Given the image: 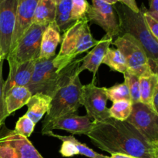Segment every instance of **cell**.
<instances>
[{"mask_svg":"<svg viewBox=\"0 0 158 158\" xmlns=\"http://www.w3.org/2000/svg\"><path fill=\"white\" fill-rule=\"evenodd\" d=\"M87 136L97 148L110 154L152 158L155 149L131 123L111 117L103 121H93Z\"/></svg>","mask_w":158,"mask_h":158,"instance_id":"6da1fadb","label":"cell"},{"mask_svg":"<svg viewBox=\"0 0 158 158\" xmlns=\"http://www.w3.org/2000/svg\"><path fill=\"white\" fill-rule=\"evenodd\" d=\"M81 63L82 58L73 60L66 68L62 69L56 64L53 58L38 59L35 60L33 74L27 88L32 96L43 94L52 98L59 89L69 83Z\"/></svg>","mask_w":158,"mask_h":158,"instance_id":"7a4b0ae2","label":"cell"},{"mask_svg":"<svg viewBox=\"0 0 158 158\" xmlns=\"http://www.w3.org/2000/svg\"><path fill=\"white\" fill-rule=\"evenodd\" d=\"M114 7L118 17L121 35L130 34L140 43L149 60L151 69L158 73V41L150 32L141 9L135 12L121 2L114 5Z\"/></svg>","mask_w":158,"mask_h":158,"instance_id":"3957f363","label":"cell"},{"mask_svg":"<svg viewBox=\"0 0 158 158\" xmlns=\"http://www.w3.org/2000/svg\"><path fill=\"white\" fill-rule=\"evenodd\" d=\"M99 40H95L90 32L87 17L76 21L63 32L61 47L54 62L64 69L80 54L94 47Z\"/></svg>","mask_w":158,"mask_h":158,"instance_id":"277c9868","label":"cell"},{"mask_svg":"<svg viewBox=\"0 0 158 158\" xmlns=\"http://www.w3.org/2000/svg\"><path fill=\"white\" fill-rule=\"evenodd\" d=\"M83 86L80 76L75 75L69 83L59 89L51 101L50 107L43 121L42 128L47 126L54 119L66 114H76L82 105Z\"/></svg>","mask_w":158,"mask_h":158,"instance_id":"5b68a950","label":"cell"},{"mask_svg":"<svg viewBox=\"0 0 158 158\" xmlns=\"http://www.w3.org/2000/svg\"><path fill=\"white\" fill-rule=\"evenodd\" d=\"M112 44L124 56L127 71L140 77L153 72L143 46L133 35L123 33L112 42Z\"/></svg>","mask_w":158,"mask_h":158,"instance_id":"8992f818","label":"cell"},{"mask_svg":"<svg viewBox=\"0 0 158 158\" xmlns=\"http://www.w3.org/2000/svg\"><path fill=\"white\" fill-rule=\"evenodd\" d=\"M0 158H44L30 140L0 123Z\"/></svg>","mask_w":158,"mask_h":158,"instance_id":"52a82bcc","label":"cell"},{"mask_svg":"<svg viewBox=\"0 0 158 158\" xmlns=\"http://www.w3.org/2000/svg\"><path fill=\"white\" fill-rule=\"evenodd\" d=\"M47 26L32 23L27 29L12 51L8 55L9 65H17L36 60L40 53L42 37Z\"/></svg>","mask_w":158,"mask_h":158,"instance_id":"ba28073f","label":"cell"},{"mask_svg":"<svg viewBox=\"0 0 158 158\" xmlns=\"http://www.w3.org/2000/svg\"><path fill=\"white\" fill-rule=\"evenodd\" d=\"M126 121L134 126L154 148H158V116L152 108L141 102L134 103Z\"/></svg>","mask_w":158,"mask_h":158,"instance_id":"9c48e42d","label":"cell"},{"mask_svg":"<svg viewBox=\"0 0 158 158\" xmlns=\"http://www.w3.org/2000/svg\"><path fill=\"white\" fill-rule=\"evenodd\" d=\"M108 97L106 87H99L95 84V78L87 85L83 86L82 105L86 110V115L94 121H103L110 118L109 108L106 107Z\"/></svg>","mask_w":158,"mask_h":158,"instance_id":"30bf717a","label":"cell"},{"mask_svg":"<svg viewBox=\"0 0 158 158\" xmlns=\"http://www.w3.org/2000/svg\"><path fill=\"white\" fill-rule=\"evenodd\" d=\"M88 20L100 26L110 38L121 35L120 23L114 5L102 0H92L86 15Z\"/></svg>","mask_w":158,"mask_h":158,"instance_id":"8fae6325","label":"cell"},{"mask_svg":"<svg viewBox=\"0 0 158 158\" xmlns=\"http://www.w3.org/2000/svg\"><path fill=\"white\" fill-rule=\"evenodd\" d=\"M18 0H0V60L10 52L16 18Z\"/></svg>","mask_w":158,"mask_h":158,"instance_id":"7c38bea8","label":"cell"},{"mask_svg":"<svg viewBox=\"0 0 158 158\" xmlns=\"http://www.w3.org/2000/svg\"><path fill=\"white\" fill-rule=\"evenodd\" d=\"M93 127V121L86 116H80L77 114H70L54 119L47 126L42 128L43 135H46L53 130H62L69 132L73 135L84 134L87 136Z\"/></svg>","mask_w":158,"mask_h":158,"instance_id":"4fadbf2b","label":"cell"},{"mask_svg":"<svg viewBox=\"0 0 158 158\" xmlns=\"http://www.w3.org/2000/svg\"><path fill=\"white\" fill-rule=\"evenodd\" d=\"M38 2L39 0H18L15 25L12 35L10 52L13 50L20 39L32 26Z\"/></svg>","mask_w":158,"mask_h":158,"instance_id":"5bb4252c","label":"cell"},{"mask_svg":"<svg viewBox=\"0 0 158 158\" xmlns=\"http://www.w3.org/2000/svg\"><path fill=\"white\" fill-rule=\"evenodd\" d=\"M112 42L113 39L108 36L106 34L101 40H99V43L94 46V49L87 55L82 58V64L77 69L76 74L80 76L83 70L86 69L93 73L94 78H95L99 67L103 63V58Z\"/></svg>","mask_w":158,"mask_h":158,"instance_id":"9a60e30c","label":"cell"},{"mask_svg":"<svg viewBox=\"0 0 158 158\" xmlns=\"http://www.w3.org/2000/svg\"><path fill=\"white\" fill-rule=\"evenodd\" d=\"M35 60L26 62L17 65H9V73L7 80L4 82V95L15 86H26L29 84L33 74Z\"/></svg>","mask_w":158,"mask_h":158,"instance_id":"2e32d148","label":"cell"},{"mask_svg":"<svg viewBox=\"0 0 158 158\" xmlns=\"http://www.w3.org/2000/svg\"><path fill=\"white\" fill-rule=\"evenodd\" d=\"M62 36L60 31L55 24L52 23L48 25L43 32L42 37L40 53L39 59L49 60L56 56V50L58 45L61 43Z\"/></svg>","mask_w":158,"mask_h":158,"instance_id":"e0dca14e","label":"cell"},{"mask_svg":"<svg viewBox=\"0 0 158 158\" xmlns=\"http://www.w3.org/2000/svg\"><path fill=\"white\" fill-rule=\"evenodd\" d=\"M32 94L26 86H15L4 95L5 106L8 115H10L27 104Z\"/></svg>","mask_w":158,"mask_h":158,"instance_id":"ac0fdd59","label":"cell"},{"mask_svg":"<svg viewBox=\"0 0 158 158\" xmlns=\"http://www.w3.org/2000/svg\"><path fill=\"white\" fill-rule=\"evenodd\" d=\"M52 97L43 94H34L28 101V109L26 115L29 117L35 124H36L45 115L48 113L50 107Z\"/></svg>","mask_w":158,"mask_h":158,"instance_id":"d6986e66","label":"cell"},{"mask_svg":"<svg viewBox=\"0 0 158 158\" xmlns=\"http://www.w3.org/2000/svg\"><path fill=\"white\" fill-rule=\"evenodd\" d=\"M56 10L55 0H39L33 18V24L48 26L54 23Z\"/></svg>","mask_w":158,"mask_h":158,"instance_id":"ffe728a7","label":"cell"},{"mask_svg":"<svg viewBox=\"0 0 158 158\" xmlns=\"http://www.w3.org/2000/svg\"><path fill=\"white\" fill-rule=\"evenodd\" d=\"M158 85V73L151 72L140 77V102L152 108L153 97Z\"/></svg>","mask_w":158,"mask_h":158,"instance_id":"44dd1931","label":"cell"},{"mask_svg":"<svg viewBox=\"0 0 158 158\" xmlns=\"http://www.w3.org/2000/svg\"><path fill=\"white\" fill-rule=\"evenodd\" d=\"M72 0H61L56 3V10L54 23L60 32H64L74 23L71 19Z\"/></svg>","mask_w":158,"mask_h":158,"instance_id":"7402d4cb","label":"cell"},{"mask_svg":"<svg viewBox=\"0 0 158 158\" xmlns=\"http://www.w3.org/2000/svg\"><path fill=\"white\" fill-rule=\"evenodd\" d=\"M103 63L109 66L112 70L120 73L123 74L127 71V66L124 56L117 49L109 48L103 58Z\"/></svg>","mask_w":158,"mask_h":158,"instance_id":"603a6c76","label":"cell"},{"mask_svg":"<svg viewBox=\"0 0 158 158\" xmlns=\"http://www.w3.org/2000/svg\"><path fill=\"white\" fill-rule=\"evenodd\" d=\"M46 135L50 136V137H56V138L59 139V140H69V141L73 142V143L75 144V146L77 147V149H78L79 154H80V155L85 156V157H87L89 158H110V157L103 155V154H98L97 152L94 151V150L89 148L87 145L84 144V143L79 141L77 139H76V137H74L73 135L62 136V135H59V134H54L52 131L49 132Z\"/></svg>","mask_w":158,"mask_h":158,"instance_id":"cb8c5ba5","label":"cell"},{"mask_svg":"<svg viewBox=\"0 0 158 158\" xmlns=\"http://www.w3.org/2000/svg\"><path fill=\"white\" fill-rule=\"evenodd\" d=\"M132 103L131 100H119L113 103L109 108V114L111 118L120 121H126L132 111Z\"/></svg>","mask_w":158,"mask_h":158,"instance_id":"d4e9b609","label":"cell"},{"mask_svg":"<svg viewBox=\"0 0 158 158\" xmlns=\"http://www.w3.org/2000/svg\"><path fill=\"white\" fill-rule=\"evenodd\" d=\"M124 83L127 86L131 96V101L132 104L140 102V77L127 71L123 73Z\"/></svg>","mask_w":158,"mask_h":158,"instance_id":"484cf974","label":"cell"},{"mask_svg":"<svg viewBox=\"0 0 158 158\" xmlns=\"http://www.w3.org/2000/svg\"><path fill=\"white\" fill-rule=\"evenodd\" d=\"M108 100L113 103L119 100H131L129 89L126 83H117L110 88H106Z\"/></svg>","mask_w":158,"mask_h":158,"instance_id":"4316f807","label":"cell"},{"mask_svg":"<svg viewBox=\"0 0 158 158\" xmlns=\"http://www.w3.org/2000/svg\"><path fill=\"white\" fill-rule=\"evenodd\" d=\"M89 8V4L87 0H72L71 19L75 23L86 17Z\"/></svg>","mask_w":158,"mask_h":158,"instance_id":"83f0119b","label":"cell"},{"mask_svg":"<svg viewBox=\"0 0 158 158\" xmlns=\"http://www.w3.org/2000/svg\"><path fill=\"white\" fill-rule=\"evenodd\" d=\"M35 124L32 121V120H30L25 114V115L22 116L16 122L14 131L20 135L28 138L32 135V132L35 129Z\"/></svg>","mask_w":158,"mask_h":158,"instance_id":"f1b7e54d","label":"cell"},{"mask_svg":"<svg viewBox=\"0 0 158 158\" xmlns=\"http://www.w3.org/2000/svg\"><path fill=\"white\" fill-rule=\"evenodd\" d=\"M4 60H0V123L6 122V118L9 117L6 110L4 100V93H3V86H4V80L2 77V66Z\"/></svg>","mask_w":158,"mask_h":158,"instance_id":"f546056e","label":"cell"},{"mask_svg":"<svg viewBox=\"0 0 158 158\" xmlns=\"http://www.w3.org/2000/svg\"><path fill=\"white\" fill-rule=\"evenodd\" d=\"M140 9H141L142 12H143L145 22H146V24L147 26H148V29H149L150 32L152 34L153 36L158 41V22L148 13L147 9L144 6V5L142 4Z\"/></svg>","mask_w":158,"mask_h":158,"instance_id":"4dcf8cb0","label":"cell"},{"mask_svg":"<svg viewBox=\"0 0 158 158\" xmlns=\"http://www.w3.org/2000/svg\"><path fill=\"white\" fill-rule=\"evenodd\" d=\"M61 141L63 143L60 150V153L63 157H70L80 154L78 149L73 142L67 140H61Z\"/></svg>","mask_w":158,"mask_h":158,"instance_id":"1f68e13d","label":"cell"},{"mask_svg":"<svg viewBox=\"0 0 158 158\" xmlns=\"http://www.w3.org/2000/svg\"><path fill=\"white\" fill-rule=\"evenodd\" d=\"M149 6V9H147V12L158 22V0H150Z\"/></svg>","mask_w":158,"mask_h":158,"instance_id":"d6a6232c","label":"cell"},{"mask_svg":"<svg viewBox=\"0 0 158 158\" xmlns=\"http://www.w3.org/2000/svg\"><path fill=\"white\" fill-rule=\"evenodd\" d=\"M121 3H123V5L127 6L129 9H131V10H133L134 12H140V8L137 6V2H136V0H121Z\"/></svg>","mask_w":158,"mask_h":158,"instance_id":"836d02e7","label":"cell"},{"mask_svg":"<svg viewBox=\"0 0 158 158\" xmlns=\"http://www.w3.org/2000/svg\"><path fill=\"white\" fill-rule=\"evenodd\" d=\"M152 109L156 113V114L158 116V85H157V89H156L154 97H153Z\"/></svg>","mask_w":158,"mask_h":158,"instance_id":"e575fe53","label":"cell"},{"mask_svg":"<svg viewBox=\"0 0 158 158\" xmlns=\"http://www.w3.org/2000/svg\"><path fill=\"white\" fill-rule=\"evenodd\" d=\"M110 158H137L132 157V156L127 155V154H113Z\"/></svg>","mask_w":158,"mask_h":158,"instance_id":"d590c367","label":"cell"},{"mask_svg":"<svg viewBox=\"0 0 158 158\" xmlns=\"http://www.w3.org/2000/svg\"><path fill=\"white\" fill-rule=\"evenodd\" d=\"M102 1L110 5H115L118 2H121V0H102Z\"/></svg>","mask_w":158,"mask_h":158,"instance_id":"8d00e7d4","label":"cell"},{"mask_svg":"<svg viewBox=\"0 0 158 158\" xmlns=\"http://www.w3.org/2000/svg\"><path fill=\"white\" fill-rule=\"evenodd\" d=\"M152 158H158V148H155L153 153Z\"/></svg>","mask_w":158,"mask_h":158,"instance_id":"74e56055","label":"cell"},{"mask_svg":"<svg viewBox=\"0 0 158 158\" xmlns=\"http://www.w3.org/2000/svg\"><path fill=\"white\" fill-rule=\"evenodd\" d=\"M55 1H56V3H58L59 2H60V1H61V0H55Z\"/></svg>","mask_w":158,"mask_h":158,"instance_id":"f35d334b","label":"cell"}]
</instances>
